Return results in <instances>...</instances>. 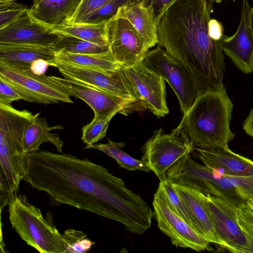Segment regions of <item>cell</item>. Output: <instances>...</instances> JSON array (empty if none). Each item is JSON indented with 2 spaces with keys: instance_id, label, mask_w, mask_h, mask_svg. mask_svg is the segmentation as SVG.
Segmentation results:
<instances>
[{
  "instance_id": "6da1fadb",
  "label": "cell",
  "mask_w": 253,
  "mask_h": 253,
  "mask_svg": "<svg viewBox=\"0 0 253 253\" xmlns=\"http://www.w3.org/2000/svg\"><path fill=\"white\" fill-rule=\"evenodd\" d=\"M46 193L52 206L67 205L122 224L141 235L153 213L140 196L106 168L88 158L39 149L27 154L23 179Z\"/></svg>"
},
{
  "instance_id": "7a4b0ae2",
  "label": "cell",
  "mask_w": 253,
  "mask_h": 253,
  "mask_svg": "<svg viewBox=\"0 0 253 253\" xmlns=\"http://www.w3.org/2000/svg\"><path fill=\"white\" fill-rule=\"evenodd\" d=\"M212 12L211 0H177L158 23V46L185 68L198 96L225 88L223 36L211 29Z\"/></svg>"
},
{
  "instance_id": "3957f363",
  "label": "cell",
  "mask_w": 253,
  "mask_h": 253,
  "mask_svg": "<svg viewBox=\"0 0 253 253\" xmlns=\"http://www.w3.org/2000/svg\"><path fill=\"white\" fill-rule=\"evenodd\" d=\"M233 104L225 88L197 96L172 131L188 141L193 148L227 146L234 134L230 128Z\"/></svg>"
},
{
  "instance_id": "277c9868",
  "label": "cell",
  "mask_w": 253,
  "mask_h": 253,
  "mask_svg": "<svg viewBox=\"0 0 253 253\" xmlns=\"http://www.w3.org/2000/svg\"><path fill=\"white\" fill-rule=\"evenodd\" d=\"M8 206L12 227L28 245L41 253H65L62 235L50 211L44 217L41 210L21 193L16 194Z\"/></svg>"
},
{
  "instance_id": "5b68a950",
  "label": "cell",
  "mask_w": 253,
  "mask_h": 253,
  "mask_svg": "<svg viewBox=\"0 0 253 253\" xmlns=\"http://www.w3.org/2000/svg\"><path fill=\"white\" fill-rule=\"evenodd\" d=\"M166 176L171 183L193 188L205 195L223 198L236 206L245 202L238 195L230 176L197 163L189 154L175 163L167 171Z\"/></svg>"
},
{
  "instance_id": "8992f818",
  "label": "cell",
  "mask_w": 253,
  "mask_h": 253,
  "mask_svg": "<svg viewBox=\"0 0 253 253\" xmlns=\"http://www.w3.org/2000/svg\"><path fill=\"white\" fill-rule=\"evenodd\" d=\"M0 77L17 91L21 99L25 101L45 104L73 103L67 91L49 76L34 74L30 68L0 63Z\"/></svg>"
},
{
  "instance_id": "52a82bcc",
  "label": "cell",
  "mask_w": 253,
  "mask_h": 253,
  "mask_svg": "<svg viewBox=\"0 0 253 253\" xmlns=\"http://www.w3.org/2000/svg\"><path fill=\"white\" fill-rule=\"evenodd\" d=\"M49 66L57 68L64 78L76 80L117 96L136 106L140 111L145 110L132 84L122 67L112 71L72 65L54 59Z\"/></svg>"
},
{
  "instance_id": "ba28073f",
  "label": "cell",
  "mask_w": 253,
  "mask_h": 253,
  "mask_svg": "<svg viewBox=\"0 0 253 253\" xmlns=\"http://www.w3.org/2000/svg\"><path fill=\"white\" fill-rule=\"evenodd\" d=\"M153 206L158 227L173 245L198 252L208 249L210 243L171 209L162 181L154 196Z\"/></svg>"
},
{
  "instance_id": "9c48e42d",
  "label": "cell",
  "mask_w": 253,
  "mask_h": 253,
  "mask_svg": "<svg viewBox=\"0 0 253 253\" xmlns=\"http://www.w3.org/2000/svg\"><path fill=\"white\" fill-rule=\"evenodd\" d=\"M143 62L169 83L178 98L181 111L185 114L198 96L185 68L159 46L146 53Z\"/></svg>"
},
{
  "instance_id": "30bf717a",
  "label": "cell",
  "mask_w": 253,
  "mask_h": 253,
  "mask_svg": "<svg viewBox=\"0 0 253 253\" xmlns=\"http://www.w3.org/2000/svg\"><path fill=\"white\" fill-rule=\"evenodd\" d=\"M187 140L171 131L165 134L162 128L155 131L143 147L142 160L145 161L159 179L167 180L168 170L183 156L193 151Z\"/></svg>"
},
{
  "instance_id": "8fae6325",
  "label": "cell",
  "mask_w": 253,
  "mask_h": 253,
  "mask_svg": "<svg viewBox=\"0 0 253 253\" xmlns=\"http://www.w3.org/2000/svg\"><path fill=\"white\" fill-rule=\"evenodd\" d=\"M105 32L110 50L121 66L130 67L143 62L149 49L128 21L114 16L106 22Z\"/></svg>"
},
{
  "instance_id": "7c38bea8",
  "label": "cell",
  "mask_w": 253,
  "mask_h": 253,
  "mask_svg": "<svg viewBox=\"0 0 253 253\" xmlns=\"http://www.w3.org/2000/svg\"><path fill=\"white\" fill-rule=\"evenodd\" d=\"M203 203L213 221L223 248L232 253H250L238 223L236 206L223 198L201 192Z\"/></svg>"
},
{
  "instance_id": "4fadbf2b",
  "label": "cell",
  "mask_w": 253,
  "mask_h": 253,
  "mask_svg": "<svg viewBox=\"0 0 253 253\" xmlns=\"http://www.w3.org/2000/svg\"><path fill=\"white\" fill-rule=\"evenodd\" d=\"M49 78L62 87L70 96L85 102L93 110L94 117H102L113 112L127 116L140 111L132 103L104 90L83 83L65 78Z\"/></svg>"
},
{
  "instance_id": "5bb4252c",
  "label": "cell",
  "mask_w": 253,
  "mask_h": 253,
  "mask_svg": "<svg viewBox=\"0 0 253 253\" xmlns=\"http://www.w3.org/2000/svg\"><path fill=\"white\" fill-rule=\"evenodd\" d=\"M122 68L135 88L146 109L158 117H164L169 113L165 80L161 76L143 62Z\"/></svg>"
},
{
  "instance_id": "9a60e30c",
  "label": "cell",
  "mask_w": 253,
  "mask_h": 253,
  "mask_svg": "<svg viewBox=\"0 0 253 253\" xmlns=\"http://www.w3.org/2000/svg\"><path fill=\"white\" fill-rule=\"evenodd\" d=\"M28 9L13 23L0 29V44L53 47L63 35L33 18Z\"/></svg>"
},
{
  "instance_id": "2e32d148",
  "label": "cell",
  "mask_w": 253,
  "mask_h": 253,
  "mask_svg": "<svg viewBox=\"0 0 253 253\" xmlns=\"http://www.w3.org/2000/svg\"><path fill=\"white\" fill-rule=\"evenodd\" d=\"M252 7L248 0H243L239 25L232 36L223 35L221 48L235 65L243 73L253 71V32L251 16Z\"/></svg>"
},
{
  "instance_id": "e0dca14e",
  "label": "cell",
  "mask_w": 253,
  "mask_h": 253,
  "mask_svg": "<svg viewBox=\"0 0 253 253\" xmlns=\"http://www.w3.org/2000/svg\"><path fill=\"white\" fill-rule=\"evenodd\" d=\"M171 184L186 209L195 231L209 243L223 248V243L216 233L212 218L203 203L201 192L193 188Z\"/></svg>"
},
{
  "instance_id": "ac0fdd59",
  "label": "cell",
  "mask_w": 253,
  "mask_h": 253,
  "mask_svg": "<svg viewBox=\"0 0 253 253\" xmlns=\"http://www.w3.org/2000/svg\"><path fill=\"white\" fill-rule=\"evenodd\" d=\"M205 166L222 174L243 177L253 175V161L237 154L227 146L211 148L194 147Z\"/></svg>"
},
{
  "instance_id": "d6986e66",
  "label": "cell",
  "mask_w": 253,
  "mask_h": 253,
  "mask_svg": "<svg viewBox=\"0 0 253 253\" xmlns=\"http://www.w3.org/2000/svg\"><path fill=\"white\" fill-rule=\"evenodd\" d=\"M114 17L128 21L149 49L158 44V22L151 6L140 0L132 1L120 7Z\"/></svg>"
},
{
  "instance_id": "ffe728a7",
  "label": "cell",
  "mask_w": 253,
  "mask_h": 253,
  "mask_svg": "<svg viewBox=\"0 0 253 253\" xmlns=\"http://www.w3.org/2000/svg\"><path fill=\"white\" fill-rule=\"evenodd\" d=\"M82 0H42L36 7L29 8L37 20L52 28L69 23Z\"/></svg>"
},
{
  "instance_id": "44dd1931",
  "label": "cell",
  "mask_w": 253,
  "mask_h": 253,
  "mask_svg": "<svg viewBox=\"0 0 253 253\" xmlns=\"http://www.w3.org/2000/svg\"><path fill=\"white\" fill-rule=\"evenodd\" d=\"M56 52L53 47L0 44V63L30 68L32 63L37 60H53Z\"/></svg>"
},
{
  "instance_id": "7402d4cb",
  "label": "cell",
  "mask_w": 253,
  "mask_h": 253,
  "mask_svg": "<svg viewBox=\"0 0 253 253\" xmlns=\"http://www.w3.org/2000/svg\"><path fill=\"white\" fill-rule=\"evenodd\" d=\"M40 115V113H37L25 129L23 139L25 153L28 154L37 151L42 143L49 142L55 146L57 152L62 153L64 142L58 134L50 132L63 129V126H49L45 118L39 117Z\"/></svg>"
},
{
  "instance_id": "603a6c76",
  "label": "cell",
  "mask_w": 253,
  "mask_h": 253,
  "mask_svg": "<svg viewBox=\"0 0 253 253\" xmlns=\"http://www.w3.org/2000/svg\"><path fill=\"white\" fill-rule=\"evenodd\" d=\"M54 60L72 65L112 71L121 66L110 51L96 54H76L56 52Z\"/></svg>"
},
{
  "instance_id": "cb8c5ba5",
  "label": "cell",
  "mask_w": 253,
  "mask_h": 253,
  "mask_svg": "<svg viewBox=\"0 0 253 253\" xmlns=\"http://www.w3.org/2000/svg\"><path fill=\"white\" fill-rule=\"evenodd\" d=\"M106 23H69L53 29L55 32L63 35H70L94 43L109 46L105 32Z\"/></svg>"
},
{
  "instance_id": "d4e9b609",
  "label": "cell",
  "mask_w": 253,
  "mask_h": 253,
  "mask_svg": "<svg viewBox=\"0 0 253 253\" xmlns=\"http://www.w3.org/2000/svg\"><path fill=\"white\" fill-rule=\"evenodd\" d=\"M125 145L124 142H116L110 139L105 144L97 143L87 149H93L102 152L115 159L120 167L128 170H150L146 163L136 159L121 149Z\"/></svg>"
},
{
  "instance_id": "484cf974",
  "label": "cell",
  "mask_w": 253,
  "mask_h": 253,
  "mask_svg": "<svg viewBox=\"0 0 253 253\" xmlns=\"http://www.w3.org/2000/svg\"><path fill=\"white\" fill-rule=\"evenodd\" d=\"M62 35V39L53 46L56 52L96 54L110 51L108 45H100L72 36Z\"/></svg>"
},
{
  "instance_id": "4316f807",
  "label": "cell",
  "mask_w": 253,
  "mask_h": 253,
  "mask_svg": "<svg viewBox=\"0 0 253 253\" xmlns=\"http://www.w3.org/2000/svg\"><path fill=\"white\" fill-rule=\"evenodd\" d=\"M118 111L102 117H94L93 120L82 128L81 139L85 144V149L94 145L106 136L109 124Z\"/></svg>"
},
{
  "instance_id": "83f0119b",
  "label": "cell",
  "mask_w": 253,
  "mask_h": 253,
  "mask_svg": "<svg viewBox=\"0 0 253 253\" xmlns=\"http://www.w3.org/2000/svg\"><path fill=\"white\" fill-rule=\"evenodd\" d=\"M62 235L65 253H85L95 245L81 230L68 229Z\"/></svg>"
},
{
  "instance_id": "f1b7e54d",
  "label": "cell",
  "mask_w": 253,
  "mask_h": 253,
  "mask_svg": "<svg viewBox=\"0 0 253 253\" xmlns=\"http://www.w3.org/2000/svg\"><path fill=\"white\" fill-rule=\"evenodd\" d=\"M239 226L246 239L250 253H253V201L236 207Z\"/></svg>"
},
{
  "instance_id": "f546056e",
  "label": "cell",
  "mask_w": 253,
  "mask_h": 253,
  "mask_svg": "<svg viewBox=\"0 0 253 253\" xmlns=\"http://www.w3.org/2000/svg\"><path fill=\"white\" fill-rule=\"evenodd\" d=\"M134 0H112L94 11L82 22L90 24L106 23L116 15L120 7Z\"/></svg>"
},
{
  "instance_id": "4dcf8cb0",
  "label": "cell",
  "mask_w": 253,
  "mask_h": 253,
  "mask_svg": "<svg viewBox=\"0 0 253 253\" xmlns=\"http://www.w3.org/2000/svg\"><path fill=\"white\" fill-rule=\"evenodd\" d=\"M28 9L26 5L16 2L0 3V29L13 23Z\"/></svg>"
},
{
  "instance_id": "1f68e13d",
  "label": "cell",
  "mask_w": 253,
  "mask_h": 253,
  "mask_svg": "<svg viewBox=\"0 0 253 253\" xmlns=\"http://www.w3.org/2000/svg\"><path fill=\"white\" fill-rule=\"evenodd\" d=\"M162 182L171 209L194 229L190 216L171 184L167 180Z\"/></svg>"
},
{
  "instance_id": "d6a6232c",
  "label": "cell",
  "mask_w": 253,
  "mask_h": 253,
  "mask_svg": "<svg viewBox=\"0 0 253 253\" xmlns=\"http://www.w3.org/2000/svg\"><path fill=\"white\" fill-rule=\"evenodd\" d=\"M112 0H82L70 23L82 22L87 16Z\"/></svg>"
},
{
  "instance_id": "836d02e7",
  "label": "cell",
  "mask_w": 253,
  "mask_h": 253,
  "mask_svg": "<svg viewBox=\"0 0 253 253\" xmlns=\"http://www.w3.org/2000/svg\"><path fill=\"white\" fill-rule=\"evenodd\" d=\"M19 99L21 97L17 91L0 77V103L8 105Z\"/></svg>"
},
{
  "instance_id": "e575fe53",
  "label": "cell",
  "mask_w": 253,
  "mask_h": 253,
  "mask_svg": "<svg viewBox=\"0 0 253 253\" xmlns=\"http://www.w3.org/2000/svg\"><path fill=\"white\" fill-rule=\"evenodd\" d=\"M145 5L151 6L155 13L157 22L165 11L177 0H140Z\"/></svg>"
},
{
  "instance_id": "d590c367",
  "label": "cell",
  "mask_w": 253,
  "mask_h": 253,
  "mask_svg": "<svg viewBox=\"0 0 253 253\" xmlns=\"http://www.w3.org/2000/svg\"><path fill=\"white\" fill-rule=\"evenodd\" d=\"M48 66H49L48 61L40 59L32 63L30 66V70L34 74L42 75L44 74Z\"/></svg>"
},
{
  "instance_id": "8d00e7d4",
  "label": "cell",
  "mask_w": 253,
  "mask_h": 253,
  "mask_svg": "<svg viewBox=\"0 0 253 253\" xmlns=\"http://www.w3.org/2000/svg\"><path fill=\"white\" fill-rule=\"evenodd\" d=\"M243 128L245 132L253 137V110H251L249 116L244 121Z\"/></svg>"
},
{
  "instance_id": "74e56055",
  "label": "cell",
  "mask_w": 253,
  "mask_h": 253,
  "mask_svg": "<svg viewBox=\"0 0 253 253\" xmlns=\"http://www.w3.org/2000/svg\"><path fill=\"white\" fill-rule=\"evenodd\" d=\"M42 0H34L33 5L31 7H36L42 2Z\"/></svg>"
},
{
  "instance_id": "f35d334b",
  "label": "cell",
  "mask_w": 253,
  "mask_h": 253,
  "mask_svg": "<svg viewBox=\"0 0 253 253\" xmlns=\"http://www.w3.org/2000/svg\"><path fill=\"white\" fill-rule=\"evenodd\" d=\"M16 0H0V3H7L16 2Z\"/></svg>"
},
{
  "instance_id": "ab89813d",
  "label": "cell",
  "mask_w": 253,
  "mask_h": 253,
  "mask_svg": "<svg viewBox=\"0 0 253 253\" xmlns=\"http://www.w3.org/2000/svg\"><path fill=\"white\" fill-rule=\"evenodd\" d=\"M251 26L252 28L253 32V7H252V10L251 13Z\"/></svg>"
},
{
  "instance_id": "60d3db41",
  "label": "cell",
  "mask_w": 253,
  "mask_h": 253,
  "mask_svg": "<svg viewBox=\"0 0 253 253\" xmlns=\"http://www.w3.org/2000/svg\"><path fill=\"white\" fill-rule=\"evenodd\" d=\"M212 2H214L216 3H220L223 0H211ZM232 1H235V0H231Z\"/></svg>"
}]
</instances>
